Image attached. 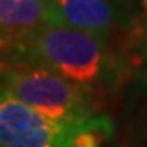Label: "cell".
Instances as JSON below:
<instances>
[{
    "label": "cell",
    "instance_id": "6da1fadb",
    "mask_svg": "<svg viewBox=\"0 0 147 147\" xmlns=\"http://www.w3.org/2000/svg\"><path fill=\"white\" fill-rule=\"evenodd\" d=\"M0 59L49 69L93 92L118 75V62L106 34L44 21L0 46Z\"/></svg>",
    "mask_w": 147,
    "mask_h": 147
},
{
    "label": "cell",
    "instance_id": "7a4b0ae2",
    "mask_svg": "<svg viewBox=\"0 0 147 147\" xmlns=\"http://www.w3.org/2000/svg\"><path fill=\"white\" fill-rule=\"evenodd\" d=\"M113 131L111 119L101 113L80 124L54 121L0 84V147H100Z\"/></svg>",
    "mask_w": 147,
    "mask_h": 147
},
{
    "label": "cell",
    "instance_id": "3957f363",
    "mask_svg": "<svg viewBox=\"0 0 147 147\" xmlns=\"http://www.w3.org/2000/svg\"><path fill=\"white\" fill-rule=\"evenodd\" d=\"M0 84L18 100L59 123L80 124L100 115L92 103L93 92L39 65L0 59Z\"/></svg>",
    "mask_w": 147,
    "mask_h": 147
},
{
    "label": "cell",
    "instance_id": "277c9868",
    "mask_svg": "<svg viewBox=\"0 0 147 147\" xmlns=\"http://www.w3.org/2000/svg\"><path fill=\"white\" fill-rule=\"evenodd\" d=\"M119 11L111 0H49L46 21L106 34L119 23Z\"/></svg>",
    "mask_w": 147,
    "mask_h": 147
},
{
    "label": "cell",
    "instance_id": "5b68a950",
    "mask_svg": "<svg viewBox=\"0 0 147 147\" xmlns=\"http://www.w3.org/2000/svg\"><path fill=\"white\" fill-rule=\"evenodd\" d=\"M49 0H0V46L46 21Z\"/></svg>",
    "mask_w": 147,
    "mask_h": 147
},
{
    "label": "cell",
    "instance_id": "8992f818",
    "mask_svg": "<svg viewBox=\"0 0 147 147\" xmlns=\"http://www.w3.org/2000/svg\"><path fill=\"white\" fill-rule=\"evenodd\" d=\"M146 47H147V41H146Z\"/></svg>",
    "mask_w": 147,
    "mask_h": 147
}]
</instances>
